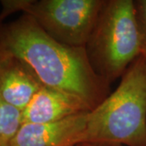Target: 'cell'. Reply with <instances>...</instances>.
I'll return each instance as SVG.
<instances>
[{"label": "cell", "instance_id": "6da1fadb", "mask_svg": "<svg viewBox=\"0 0 146 146\" xmlns=\"http://www.w3.org/2000/svg\"><path fill=\"white\" fill-rule=\"evenodd\" d=\"M0 49L26 62L46 86L79 97L93 110L109 95L110 84L95 72L85 47L57 42L29 15L0 23Z\"/></svg>", "mask_w": 146, "mask_h": 146}, {"label": "cell", "instance_id": "7a4b0ae2", "mask_svg": "<svg viewBox=\"0 0 146 146\" xmlns=\"http://www.w3.org/2000/svg\"><path fill=\"white\" fill-rule=\"evenodd\" d=\"M84 143L146 146V53L128 67L118 88L89 112Z\"/></svg>", "mask_w": 146, "mask_h": 146}, {"label": "cell", "instance_id": "3957f363", "mask_svg": "<svg viewBox=\"0 0 146 146\" xmlns=\"http://www.w3.org/2000/svg\"><path fill=\"white\" fill-rule=\"evenodd\" d=\"M91 66L110 84L144 53L133 0H105L85 46Z\"/></svg>", "mask_w": 146, "mask_h": 146}, {"label": "cell", "instance_id": "277c9868", "mask_svg": "<svg viewBox=\"0 0 146 146\" xmlns=\"http://www.w3.org/2000/svg\"><path fill=\"white\" fill-rule=\"evenodd\" d=\"M105 0H3L0 22L11 13L32 16L48 35L73 47H85Z\"/></svg>", "mask_w": 146, "mask_h": 146}, {"label": "cell", "instance_id": "5b68a950", "mask_svg": "<svg viewBox=\"0 0 146 146\" xmlns=\"http://www.w3.org/2000/svg\"><path fill=\"white\" fill-rule=\"evenodd\" d=\"M89 112L54 123H23L9 146H77L83 144Z\"/></svg>", "mask_w": 146, "mask_h": 146}, {"label": "cell", "instance_id": "8992f818", "mask_svg": "<svg viewBox=\"0 0 146 146\" xmlns=\"http://www.w3.org/2000/svg\"><path fill=\"white\" fill-rule=\"evenodd\" d=\"M44 86L26 62L0 49V96L6 102L23 110Z\"/></svg>", "mask_w": 146, "mask_h": 146}, {"label": "cell", "instance_id": "52a82bcc", "mask_svg": "<svg viewBox=\"0 0 146 146\" xmlns=\"http://www.w3.org/2000/svg\"><path fill=\"white\" fill-rule=\"evenodd\" d=\"M92 110L80 98L45 85L22 110V122L23 123H54Z\"/></svg>", "mask_w": 146, "mask_h": 146}, {"label": "cell", "instance_id": "ba28073f", "mask_svg": "<svg viewBox=\"0 0 146 146\" xmlns=\"http://www.w3.org/2000/svg\"><path fill=\"white\" fill-rule=\"evenodd\" d=\"M22 124V110L0 96V146H9Z\"/></svg>", "mask_w": 146, "mask_h": 146}, {"label": "cell", "instance_id": "9c48e42d", "mask_svg": "<svg viewBox=\"0 0 146 146\" xmlns=\"http://www.w3.org/2000/svg\"><path fill=\"white\" fill-rule=\"evenodd\" d=\"M135 14L141 33L144 53H146V0H135Z\"/></svg>", "mask_w": 146, "mask_h": 146}, {"label": "cell", "instance_id": "30bf717a", "mask_svg": "<svg viewBox=\"0 0 146 146\" xmlns=\"http://www.w3.org/2000/svg\"><path fill=\"white\" fill-rule=\"evenodd\" d=\"M77 146H99V145H93V144H87V143H84V144H80V145H78Z\"/></svg>", "mask_w": 146, "mask_h": 146}]
</instances>
